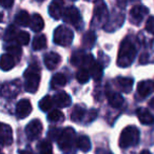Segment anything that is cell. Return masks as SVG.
<instances>
[{"instance_id": "3", "label": "cell", "mask_w": 154, "mask_h": 154, "mask_svg": "<svg viewBox=\"0 0 154 154\" xmlns=\"http://www.w3.org/2000/svg\"><path fill=\"white\" fill-rule=\"evenodd\" d=\"M139 140V131L136 127L129 126L126 127L120 133L119 147L129 148L131 146H135Z\"/></svg>"}, {"instance_id": "12", "label": "cell", "mask_w": 154, "mask_h": 154, "mask_svg": "<svg viewBox=\"0 0 154 154\" xmlns=\"http://www.w3.org/2000/svg\"><path fill=\"white\" fill-rule=\"evenodd\" d=\"M32 112V105L29 99H21L16 106V114L18 118H26Z\"/></svg>"}, {"instance_id": "8", "label": "cell", "mask_w": 154, "mask_h": 154, "mask_svg": "<svg viewBox=\"0 0 154 154\" xmlns=\"http://www.w3.org/2000/svg\"><path fill=\"white\" fill-rule=\"evenodd\" d=\"M63 20L68 23H71L73 26H78L82 20L80 18V14H79V11L74 7H70L68 9H66L63 11Z\"/></svg>"}, {"instance_id": "5", "label": "cell", "mask_w": 154, "mask_h": 154, "mask_svg": "<svg viewBox=\"0 0 154 154\" xmlns=\"http://www.w3.org/2000/svg\"><path fill=\"white\" fill-rule=\"evenodd\" d=\"M75 140V131L72 128H66L60 134L58 138V147L62 151H70L74 145Z\"/></svg>"}, {"instance_id": "38", "label": "cell", "mask_w": 154, "mask_h": 154, "mask_svg": "<svg viewBox=\"0 0 154 154\" xmlns=\"http://www.w3.org/2000/svg\"><path fill=\"white\" fill-rule=\"evenodd\" d=\"M60 134H61V132L58 129H52L51 131H49V136H51L53 139H56L57 137L59 138Z\"/></svg>"}, {"instance_id": "7", "label": "cell", "mask_w": 154, "mask_h": 154, "mask_svg": "<svg viewBox=\"0 0 154 154\" xmlns=\"http://www.w3.org/2000/svg\"><path fill=\"white\" fill-rule=\"evenodd\" d=\"M108 16V9L106 7V5L103 2H97L95 3L94 8V16H93L92 23L94 26H99V24H103L107 21Z\"/></svg>"}, {"instance_id": "37", "label": "cell", "mask_w": 154, "mask_h": 154, "mask_svg": "<svg viewBox=\"0 0 154 154\" xmlns=\"http://www.w3.org/2000/svg\"><path fill=\"white\" fill-rule=\"evenodd\" d=\"M146 30L149 33L154 34V17H149V19L146 22Z\"/></svg>"}, {"instance_id": "32", "label": "cell", "mask_w": 154, "mask_h": 154, "mask_svg": "<svg viewBox=\"0 0 154 154\" xmlns=\"http://www.w3.org/2000/svg\"><path fill=\"white\" fill-rule=\"evenodd\" d=\"M48 119L52 122H58L63 120V114L60 110H53L48 115Z\"/></svg>"}, {"instance_id": "14", "label": "cell", "mask_w": 154, "mask_h": 154, "mask_svg": "<svg viewBox=\"0 0 154 154\" xmlns=\"http://www.w3.org/2000/svg\"><path fill=\"white\" fill-rule=\"evenodd\" d=\"M53 101L57 107L59 108H66V107H69L71 103V97L68 93L63 92H58L55 94V96L53 97Z\"/></svg>"}, {"instance_id": "28", "label": "cell", "mask_w": 154, "mask_h": 154, "mask_svg": "<svg viewBox=\"0 0 154 154\" xmlns=\"http://www.w3.org/2000/svg\"><path fill=\"white\" fill-rule=\"evenodd\" d=\"M53 105H54L53 97H51V96H45L39 101V108H40L43 112L49 111V110L53 107Z\"/></svg>"}, {"instance_id": "15", "label": "cell", "mask_w": 154, "mask_h": 154, "mask_svg": "<svg viewBox=\"0 0 154 154\" xmlns=\"http://www.w3.org/2000/svg\"><path fill=\"white\" fill-rule=\"evenodd\" d=\"M154 90V82L151 80H143L137 85V93L141 97H147Z\"/></svg>"}, {"instance_id": "40", "label": "cell", "mask_w": 154, "mask_h": 154, "mask_svg": "<svg viewBox=\"0 0 154 154\" xmlns=\"http://www.w3.org/2000/svg\"><path fill=\"white\" fill-rule=\"evenodd\" d=\"M96 115H97L96 110H94V109L91 110V111L89 112V122H91V120H94L95 117H96Z\"/></svg>"}, {"instance_id": "13", "label": "cell", "mask_w": 154, "mask_h": 154, "mask_svg": "<svg viewBox=\"0 0 154 154\" xmlns=\"http://www.w3.org/2000/svg\"><path fill=\"white\" fill-rule=\"evenodd\" d=\"M49 14L54 19H60L63 15V2L59 0L53 1L49 7Z\"/></svg>"}, {"instance_id": "21", "label": "cell", "mask_w": 154, "mask_h": 154, "mask_svg": "<svg viewBox=\"0 0 154 154\" xmlns=\"http://www.w3.org/2000/svg\"><path fill=\"white\" fill-rule=\"evenodd\" d=\"M117 85L120 88V90L125 93H129L132 90L133 87V79L132 78H128V77H118L117 79Z\"/></svg>"}, {"instance_id": "22", "label": "cell", "mask_w": 154, "mask_h": 154, "mask_svg": "<svg viewBox=\"0 0 154 154\" xmlns=\"http://www.w3.org/2000/svg\"><path fill=\"white\" fill-rule=\"evenodd\" d=\"M85 113H86L85 107H82V106H80V105L76 106V107L74 108V110L72 111V113H71V119L75 122H82L85 117Z\"/></svg>"}, {"instance_id": "2", "label": "cell", "mask_w": 154, "mask_h": 154, "mask_svg": "<svg viewBox=\"0 0 154 154\" xmlns=\"http://www.w3.org/2000/svg\"><path fill=\"white\" fill-rule=\"evenodd\" d=\"M24 78H26V82H24L26 90L30 93L36 92L38 90L39 82H40V71H39L38 66L33 64L29 66L24 72Z\"/></svg>"}, {"instance_id": "20", "label": "cell", "mask_w": 154, "mask_h": 154, "mask_svg": "<svg viewBox=\"0 0 154 154\" xmlns=\"http://www.w3.org/2000/svg\"><path fill=\"white\" fill-rule=\"evenodd\" d=\"M30 26L34 32H40L45 26V21H43L42 17L39 14H34L31 18Z\"/></svg>"}, {"instance_id": "1", "label": "cell", "mask_w": 154, "mask_h": 154, "mask_svg": "<svg viewBox=\"0 0 154 154\" xmlns=\"http://www.w3.org/2000/svg\"><path fill=\"white\" fill-rule=\"evenodd\" d=\"M135 55H136V49L133 42L129 38L124 39L118 51L117 64L120 68H127L133 62Z\"/></svg>"}, {"instance_id": "16", "label": "cell", "mask_w": 154, "mask_h": 154, "mask_svg": "<svg viewBox=\"0 0 154 154\" xmlns=\"http://www.w3.org/2000/svg\"><path fill=\"white\" fill-rule=\"evenodd\" d=\"M60 60H61L60 55H58L57 53H54V52L48 53L45 56V64L49 70H54L57 68V66L60 63Z\"/></svg>"}, {"instance_id": "26", "label": "cell", "mask_w": 154, "mask_h": 154, "mask_svg": "<svg viewBox=\"0 0 154 154\" xmlns=\"http://www.w3.org/2000/svg\"><path fill=\"white\" fill-rule=\"evenodd\" d=\"M76 145H77V148H78V149L82 150V151H84V152H88L89 150L91 149L90 139H89L88 136H85V135L78 137Z\"/></svg>"}, {"instance_id": "23", "label": "cell", "mask_w": 154, "mask_h": 154, "mask_svg": "<svg viewBox=\"0 0 154 154\" xmlns=\"http://www.w3.org/2000/svg\"><path fill=\"white\" fill-rule=\"evenodd\" d=\"M15 21H16V23H17L18 26H29V24H30V21H31L30 15H29L28 12L20 11L19 13L16 15Z\"/></svg>"}, {"instance_id": "24", "label": "cell", "mask_w": 154, "mask_h": 154, "mask_svg": "<svg viewBox=\"0 0 154 154\" xmlns=\"http://www.w3.org/2000/svg\"><path fill=\"white\" fill-rule=\"evenodd\" d=\"M66 77L64 76L62 73H57V74L54 75L51 82L52 88L53 89L63 87V86H66Z\"/></svg>"}, {"instance_id": "33", "label": "cell", "mask_w": 154, "mask_h": 154, "mask_svg": "<svg viewBox=\"0 0 154 154\" xmlns=\"http://www.w3.org/2000/svg\"><path fill=\"white\" fill-rule=\"evenodd\" d=\"M85 57H86V55L84 54V52L77 51V52H75V53H73L72 57H71V62H72V64H74V66H78V64L84 62Z\"/></svg>"}, {"instance_id": "27", "label": "cell", "mask_w": 154, "mask_h": 154, "mask_svg": "<svg viewBox=\"0 0 154 154\" xmlns=\"http://www.w3.org/2000/svg\"><path fill=\"white\" fill-rule=\"evenodd\" d=\"M91 70V74H92L93 79L98 82V80L101 79V76H103V66H101L99 62L95 61L94 63L92 64V66L90 68Z\"/></svg>"}, {"instance_id": "43", "label": "cell", "mask_w": 154, "mask_h": 154, "mask_svg": "<svg viewBox=\"0 0 154 154\" xmlns=\"http://www.w3.org/2000/svg\"><path fill=\"white\" fill-rule=\"evenodd\" d=\"M140 154H152L150 151H148V150H143V151L140 152Z\"/></svg>"}, {"instance_id": "4", "label": "cell", "mask_w": 154, "mask_h": 154, "mask_svg": "<svg viewBox=\"0 0 154 154\" xmlns=\"http://www.w3.org/2000/svg\"><path fill=\"white\" fill-rule=\"evenodd\" d=\"M74 34L69 28L66 26H60L54 32V42L56 45H62V47H68L72 43Z\"/></svg>"}, {"instance_id": "10", "label": "cell", "mask_w": 154, "mask_h": 154, "mask_svg": "<svg viewBox=\"0 0 154 154\" xmlns=\"http://www.w3.org/2000/svg\"><path fill=\"white\" fill-rule=\"evenodd\" d=\"M42 132V124L39 119H34L26 126V133L29 139L33 140L36 137L39 136V134Z\"/></svg>"}, {"instance_id": "36", "label": "cell", "mask_w": 154, "mask_h": 154, "mask_svg": "<svg viewBox=\"0 0 154 154\" xmlns=\"http://www.w3.org/2000/svg\"><path fill=\"white\" fill-rule=\"evenodd\" d=\"M16 37H17V34H16V29H15V26H11L7 30V33H5V40H8V41H12V40H14V39H16Z\"/></svg>"}, {"instance_id": "39", "label": "cell", "mask_w": 154, "mask_h": 154, "mask_svg": "<svg viewBox=\"0 0 154 154\" xmlns=\"http://www.w3.org/2000/svg\"><path fill=\"white\" fill-rule=\"evenodd\" d=\"M13 5H14L13 0H0V5L5 8V9H9V8H11Z\"/></svg>"}, {"instance_id": "30", "label": "cell", "mask_w": 154, "mask_h": 154, "mask_svg": "<svg viewBox=\"0 0 154 154\" xmlns=\"http://www.w3.org/2000/svg\"><path fill=\"white\" fill-rule=\"evenodd\" d=\"M39 154H52V143L49 140L45 139L38 143Z\"/></svg>"}, {"instance_id": "42", "label": "cell", "mask_w": 154, "mask_h": 154, "mask_svg": "<svg viewBox=\"0 0 154 154\" xmlns=\"http://www.w3.org/2000/svg\"><path fill=\"white\" fill-rule=\"evenodd\" d=\"M20 154H33L31 151H28V150H26V151H20Z\"/></svg>"}, {"instance_id": "9", "label": "cell", "mask_w": 154, "mask_h": 154, "mask_svg": "<svg viewBox=\"0 0 154 154\" xmlns=\"http://www.w3.org/2000/svg\"><path fill=\"white\" fill-rule=\"evenodd\" d=\"M13 143V131L9 125L0 124V149L2 146H10Z\"/></svg>"}, {"instance_id": "35", "label": "cell", "mask_w": 154, "mask_h": 154, "mask_svg": "<svg viewBox=\"0 0 154 154\" xmlns=\"http://www.w3.org/2000/svg\"><path fill=\"white\" fill-rule=\"evenodd\" d=\"M8 54H10L14 59H18L21 55V49L18 45H10L8 48Z\"/></svg>"}, {"instance_id": "34", "label": "cell", "mask_w": 154, "mask_h": 154, "mask_svg": "<svg viewBox=\"0 0 154 154\" xmlns=\"http://www.w3.org/2000/svg\"><path fill=\"white\" fill-rule=\"evenodd\" d=\"M17 41L19 45H26L30 41V34L28 32H24V31H20L17 34Z\"/></svg>"}, {"instance_id": "31", "label": "cell", "mask_w": 154, "mask_h": 154, "mask_svg": "<svg viewBox=\"0 0 154 154\" xmlns=\"http://www.w3.org/2000/svg\"><path fill=\"white\" fill-rule=\"evenodd\" d=\"M76 78L80 84H86V82L90 79V73H89V70L86 68L79 69L76 74Z\"/></svg>"}, {"instance_id": "11", "label": "cell", "mask_w": 154, "mask_h": 154, "mask_svg": "<svg viewBox=\"0 0 154 154\" xmlns=\"http://www.w3.org/2000/svg\"><path fill=\"white\" fill-rule=\"evenodd\" d=\"M148 9L143 5H135L131 9L130 11V19L133 23L137 24L143 19L146 15L148 14Z\"/></svg>"}, {"instance_id": "17", "label": "cell", "mask_w": 154, "mask_h": 154, "mask_svg": "<svg viewBox=\"0 0 154 154\" xmlns=\"http://www.w3.org/2000/svg\"><path fill=\"white\" fill-rule=\"evenodd\" d=\"M136 115L138 117L139 122L143 125H151L154 122V117L149 110L145 109V108H138L136 111Z\"/></svg>"}, {"instance_id": "29", "label": "cell", "mask_w": 154, "mask_h": 154, "mask_svg": "<svg viewBox=\"0 0 154 154\" xmlns=\"http://www.w3.org/2000/svg\"><path fill=\"white\" fill-rule=\"evenodd\" d=\"M47 47V37L45 35H39L33 40V49L34 50H41Z\"/></svg>"}, {"instance_id": "41", "label": "cell", "mask_w": 154, "mask_h": 154, "mask_svg": "<svg viewBox=\"0 0 154 154\" xmlns=\"http://www.w3.org/2000/svg\"><path fill=\"white\" fill-rule=\"evenodd\" d=\"M149 105H150V107H151L152 109H154V98H152L151 100H150V103H149Z\"/></svg>"}, {"instance_id": "18", "label": "cell", "mask_w": 154, "mask_h": 154, "mask_svg": "<svg viewBox=\"0 0 154 154\" xmlns=\"http://www.w3.org/2000/svg\"><path fill=\"white\" fill-rule=\"evenodd\" d=\"M107 98L110 106L113 108H119L124 103V98L119 93L113 92V91H107Z\"/></svg>"}, {"instance_id": "19", "label": "cell", "mask_w": 154, "mask_h": 154, "mask_svg": "<svg viewBox=\"0 0 154 154\" xmlns=\"http://www.w3.org/2000/svg\"><path fill=\"white\" fill-rule=\"evenodd\" d=\"M15 66V59L10 54H3L0 57V69L3 71H10Z\"/></svg>"}, {"instance_id": "6", "label": "cell", "mask_w": 154, "mask_h": 154, "mask_svg": "<svg viewBox=\"0 0 154 154\" xmlns=\"http://www.w3.org/2000/svg\"><path fill=\"white\" fill-rule=\"evenodd\" d=\"M20 91V82L18 80L0 85V96L5 98H15Z\"/></svg>"}, {"instance_id": "25", "label": "cell", "mask_w": 154, "mask_h": 154, "mask_svg": "<svg viewBox=\"0 0 154 154\" xmlns=\"http://www.w3.org/2000/svg\"><path fill=\"white\" fill-rule=\"evenodd\" d=\"M95 40H96V36H95L94 32L92 31H88L86 34L82 37V45L86 49H91L93 48L95 43Z\"/></svg>"}]
</instances>
